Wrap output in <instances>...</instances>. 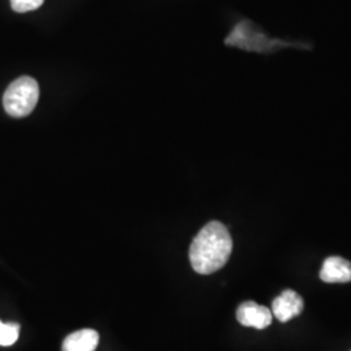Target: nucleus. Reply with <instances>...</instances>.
Returning <instances> with one entry per match:
<instances>
[{
    "instance_id": "nucleus-1",
    "label": "nucleus",
    "mask_w": 351,
    "mask_h": 351,
    "mask_svg": "<svg viewBox=\"0 0 351 351\" xmlns=\"http://www.w3.org/2000/svg\"><path fill=\"white\" fill-rule=\"evenodd\" d=\"M232 250L233 241L226 226L220 221H211L193 239L189 259L197 274L211 275L226 265Z\"/></svg>"
},
{
    "instance_id": "nucleus-2",
    "label": "nucleus",
    "mask_w": 351,
    "mask_h": 351,
    "mask_svg": "<svg viewBox=\"0 0 351 351\" xmlns=\"http://www.w3.org/2000/svg\"><path fill=\"white\" fill-rule=\"evenodd\" d=\"M39 99L38 82L27 75L14 80L3 95V106L10 116L20 119L33 112Z\"/></svg>"
},
{
    "instance_id": "nucleus-3",
    "label": "nucleus",
    "mask_w": 351,
    "mask_h": 351,
    "mask_svg": "<svg viewBox=\"0 0 351 351\" xmlns=\"http://www.w3.org/2000/svg\"><path fill=\"white\" fill-rule=\"evenodd\" d=\"M237 320L243 326H250L255 329H265L272 324V311L255 302H243L237 308Z\"/></svg>"
},
{
    "instance_id": "nucleus-4",
    "label": "nucleus",
    "mask_w": 351,
    "mask_h": 351,
    "mask_svg": "<svg viewBox=\"0 0 351 351\" xmlns=\"http://www.w3.org/2000/svg\"><path fill=\"white\" fill-rule=\"evenodd\" d=\"M303 300L298 293L291 289L284 290L272 303V315L281 323H287L298 316L303 310Z\"/></svg>"
},
{
    "instance_id": "nucleus-5",
    "label": "nucleus",
    "mask_w": 351,
    "mask_h": 351,
    "mask_svg": "<svg viewBox=\"0 0 351 351\" xmlns=\"http://www.w3.org/2000/svg\"><path fill=\"white\" fill-rule=\"evenodd\" d=\"M320 278L324 282L339 284L351 281V263L341 256L326 258L320 271Z\"/></svg>"
},
{
    "instance_id": "nucleus-6",
    "label": "nucleus",
    "mask_w": 351,
    "mask_h": 351,
    "mask_svg": "<svg viewBox=\"0 0 351 351\" xmlns=\"http://www.w3.org/2000/svg\"><path fill=\"white\" fill-rule=\"evenodd\" d=\"M99 343V333L94 329H80L65 337L62 351H95Z\"/></svg>"
},
{
    "instance_id": "nucleus-7",
    "label": "nucleus",
    "mask_w": 351,
    "mask_h": 351,
    "mask_svg": "<svg viewBox=\"0 0 351 351\" xmlns=\"http://www.w3.org/2000/svg\"><path fill=\"white\" fill-rule=\"evenodd\" d=\"M20 335V324L0 322V346H11Z\"/></svg>"
},
{
    "instance_id": "nucleus-8",
    "label": "nucleus",
    "mask_w": 351,
    "mask_h": 351,
    "mask_svg": "<svg viewBox=\"0 0 351 351\" xmlns=\"http://www.w3.org/2000/svg\"><path fill=\"white\" fill-rule=\"evenodd\" d=\"M45 0H11V7L17 13L30 12L38 10Z\"/></svg>"
}]
</instances>
